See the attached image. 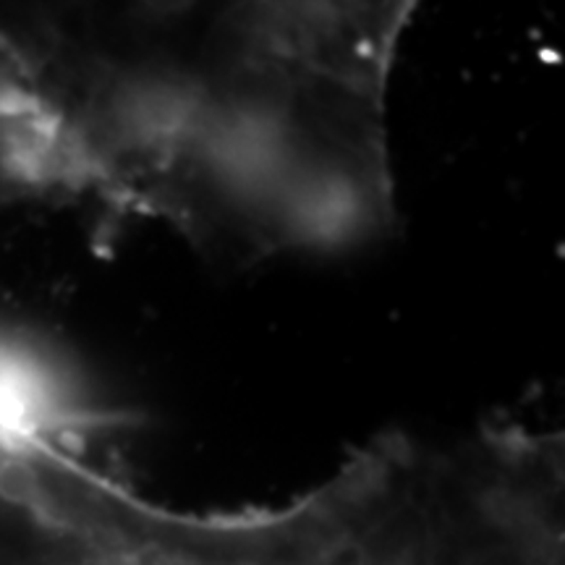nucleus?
I'll list each match as a JSON object with an SVG mask.
<instances>
[{"label": "nucleus", "instance_id": "1", "mask_svg": "<svg viewBox=\"0 0 565 565\" xmlns=\"http://www.w3.org/2000/svg\"><path fill=\"white\" fill-rule=\"evenodd\" d=\"M362 456V490L324 565H435L429 450L385 435Z\"/></svg>", "mask_w": 565, "mask_h": 565}]
</instances>
